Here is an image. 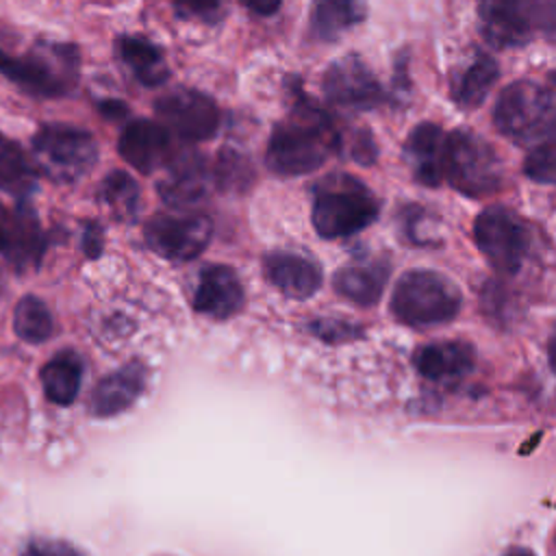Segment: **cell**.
I'll return each instance as SVG.
<instances>
[{"mask_svg":"<svg viewBox=\"0 0 556 556\" xmlns=\"http://www.w3.org/2000/svg\"><path fill=\"white\" fill-rule=\"evenodd\" d=\"M339 150L337 124L306 93H300L289 117L276 124L265 161L280 176H302L321 167Z\"/></svg>","mask_w":556,"mask_h":556,"instance_id":"cell-1","label":"cell"},{"mask_svg":"<svg viewBox=\"0 0 556 556\" xmlns=\"http://www.w3.org/2000/svg\"><path fill=\"white\" fill-rule=\"evenodd\" d=\"M380 202L352 174H330L313 189V226L324 239H345L376 222Z\"/></svg>","mask_w":556,"mask_h":556,"instance_id":"cell-2","label":"cell"},{"mask_svg":"<svg viewBox=\"0 0 556 556\" xmlns=\"http://www.w3.org/2000/svg\"><path fill=\"white\" fill-rule=\"evenodd\" d=\"M493 124L519 146L556 141V93L534 80L510 83L495 100Z\"/></svg>","mask_w":556,"mask_h":556,"instance_id":"cell-3","label":"cell"},{"mask_svg":"<svg viewBox=\"0 0 556 556\" xmlns=\"http://www.w3.org/2000/svg\"><path fill=\"white\" fill-rule=\"evenodd\" d=\"M463 304L456 285L439 271H406L393 289L391 313L397 321L413 328H428L452 321Z\"/></svg>","mask_w":556,"mask_h":556,"instance_id":"cell-4","label":"cell"},{"mask_svg":"<svg viewBox=\"0 0 556 556\" xmlns=\"http://www.w3.org/2000/svg\"><path fill=\"white\" fill-rule=\"evenodd\" d=\"M76 50L67 43H39L22 56L0 50V74L33 96H65L76 83Z\"/></svg>","mask_w":556,"mask_h":556,"instance_id":"cell-5","label":"cell"},{"mask_svg":"<svg viewBox=\"0 0 556 556\" xmlns=\"http://www.w3.org/2000/svg\"><path fill=\"white\" fill-rule=\"evenodd\" d=\"M502 161L480 135L456 128L447 135L443 178L463 195L482 198L502 187Z\"/></svg>","mask_w":556,"mask_h":556,"instance_id":"cell-6","label":"cell"},{"mask_svg":"<svg viewBox=\"0 0 556 556\" xmlns=\"http://www.w3.org/2000/svg\"><path fill=\"white\" fill-rule=\"evenodd\" d=\"M37 167L56 182L83 178L98 159V146L91 132L70 124H46L33 137Z\"/></svg>","mask_w":556,"mask_h":556,"instance_id":"cell-7","label":"cell"},{"mask_svg":"<svg viewBox=\"0 0 556 556\" xmlns=\"http://www.w3.org/2000/svg\"><path fill=\"white\" fill-rule=\"evenodd\" d=\"M473 241L489 265L502 274H515L528 258L530 226L506 206H489L473 222Z\"/></svg>","mask_w":556,"mask_h":556,"instance_id":"cell-8","label":"cell"},{"mask_svg":"<svg viewBox=\"0 0 556 556\" xmlns=\"http://www.w3.org/2000/svg\"><path fill=\"white\" fill-rule=\"evenodd\" d=\"M213 235V224L202 213H161L154 215L146 228L143 237L152 252L169 261H191L202 254Z\"/></svg>","mask_w":556,"mask_h":556,"instance_id":"cell-9","label":"cell"},{"mask_svg":"<svg viewBox=\"0 0 556 556\" xmlns=\"http://www.w3.org/2000/svg\"><path fill=\"white\" fill-rule=\"evenodd\" d=\"M321 85L330 102L350 111H369L389 100L374 72L356 54L337 59L326 70Z\"/></svg>","mask_w":556,"mask_h":556,"instance_id":"cell-10","label":"cell"},{"mask_svg":"<svg viewBox=\"0 0 556 556\" xmlns=\"http://www.w3.org/2000/svg\"><path fill=\"white\" fill-rule=\"evenodd\" d=\"M156 113L165 128L185 141H206L219 128V109L202 91L174 89L156 100Z\"/></svg>","mask_w":556,"mask_h":556,"instance_id":"cell-11","label":"cell"},{"mask_svg":"<svg viewBox=\"0 0 556 556\" xmlns=\"http://www.w3.org/2000/svg\"><path fill=\"white\" fill-rule=\"evenodd\" d=\"M484 39L497 48L526 46L534 37L536 0H476Z\"/></svg>","mask_w":556,"mask_h":556,"instance_id":"cell-12","label":"cell"},{"mask_svg":"<svg viewBox=\"0 0 556 556\" xmlns=\"http://www.w3.org/2000/svg\"><path fill=\"white\" fill-rule=\"evenodd\" d=\"M119 156L141 174L165 167L172 159V141L165 126L150 119L130 122L117 139Z\"/></svg>","mask_w":556,"mask_h":556,"instance_id":"cell-13","label":"cell"},{"mask_svg":"<svg viewBox=\"0 0 556 556\" xmlns=\"http://www.w3.org/2000/svg\"><path fill=\"white\" fill-rule=\"evenodd\" d=\"M211 172L204 159L195 152H182L167 161L159 182L161 198L174 208H187L206 198Z\"/></svg>","mask_w":556,"mask_h":556,"instance_id":"cell-14","label":"cell"},{"mask_svg":"<svg viewBox=\"0 0 556 556\" xmlns=\"http://www.w3.org/2000/svg\"><path fill=\"white\" fill-rule=\"evenodd\" d=\"M243 285L232 267L208 265L200 271L193 308L213 319H228L243 306Z\"/></svg>","mask_w":556,"mask_h":556,"instance_id":"cell-15","label":"cell"},{"mask_svg":"<svg viewBox=\"0 0 556 556\" xmlns=\"http://www.w3.org/2000/svg\"><path fill=\"white\" fill-rule=\"evenodd\" d=\"M148 380V371L143 363L130 361L124 367L115 369L113 374L104 376L89 397V413L96 417H113L128 406L143 393Z\"/></svg>","mask_w":556,"mask_h":556,"instance_id":"cell-16","label":"cell"},{"mask_svg":"<svg viewBox=\"0 0 556 556\" xmlns=\"http://www.w3.org/2000/svg\"><path fill=\"white\" fill-rule=\"evenodd\" d=\"M447 135L432 122L417 124L404 146L410 174L419 185L437 187L443 180Z\"/></svg>","mask_w":556,"mask_h":556,"instance_id":"cell-17","label":"cell"},{"mask_svg":"<svg viewBox=\"0 0 556 556\" xmlns=\"http://www.w3.org/2000/svg\"><path fill=\"white\" fill-rule=\"evenodd\" d=\"M263 269L267 280L287 298L306 300L315 295L321 287L319 267L295 252H269L263 258Z\"/></svg>","mask_w":556,"mask_h":556,"instance_id":"cell-18","label":"cell"},{"mask_svg":"<svg viewBox=\"0 0 556 556\" xmlns=\"http://www.w3.org/2000/svg\"><path fill=\"white\" fill-rule=\"evenodd\" d=\"M389 280L387 258H361L348 263L334 274V289L358 306H371L380 300Z\"/></svg>","mask_w":556,"mask_h":556,"instance_id":"cell-19","label":"cell"},{"mask_svg":"<svg viewBox=\"0 0 556 556\" xmlns=\"http://www.w3.org/2000/svg\"><path fill=\"white\" fill-rule=\"evenodd\" d=\"M415 367L434 382L458 380L473 369V350L465 341H439L415 352Z\"/></svg>","mask_w":556,"mask_h":556,"instance_id":"cell-20","label":"cell"},{"mask_svg":"<svg viewBox=\"0 0 556 556\" xmlns=\"http://www.w3.org/2000/svg\"><path fill=\"white\" fill-rule=\"evenodd\" d=\"M367 15L365 0H313L308 26L317 41H337Z\"/></svg>","mask_w":556,"mask_h":556,"instance_id":"cell-21","label":"cell"},{"mask_svg":"<svg viewBox=\"0 0 556 556\" xmlns=\"http://www.w3.org/2000/svg\"><path fill=\"white\" fill-rule=\"evenodd\" d=\"M497 76H500L497 61L486 52H476L473 59L452 76L450 80L452 100L465 109H473L482 104L489 91L493 89Z\"/></svg>","mask_w":556,"mask_h":556,"instance_id":"cell-22","label":"cell"},{"mask_svg":"<svg viewBox=\"0 0 556 556\" xmlns=\"http://www.w3.org/2000/svg\"><path fill=\"white\" fill-rule=\"evenodd\" d=\"M83 358L76 352H59L41 369V387L50 402L67 406L76 400L83 382Z\"/></svg>","mask_w":556,"mask_h":556,"instance_id":"cell-23","label":"cell"},{"mask_svg":"<svg viewBox=\"0 0 556 556\" xmlns=\"http://www.w3.org/2000/svg\"><path fill=\"white\" fill-rule=\"evenodd\" d=\"M117 52L141 85L154 87L167 78L163 52L152 41L143 37H122L117 41Z\"/></svg>","mask_w":556,"mask_h":556,"instance_id":"cell-24","label":"cell"},{"mask_svg":"<svg viewBox=\"0 0 556 556\" xmlns=\"http://www.w3.org/2000/svg\"><path fill=\"white\" fill-rule=\"evenodd\" d=\"M0 189L17 200H26L35 189V169L26 152L0 135Z\"/></svg>","mask_w":556,"mask_h":556,"instance_id":"cell-25","label":"cell"},{"mask_svg":"<svg viewBox=\"0 0 556 556\" xmlns=\"http://www.w3.org/2000/svg\"><path fill=\"white\" fill-rule=\"evenodd\" d=\"M13 330L26 343H43L54 332L52 313L39 298L24 295L13 311Z\"/></svg>","mask_w":556,"mask_h":556,"instance_id":"cell-26","label":"cell"},{"mask_svg":"<svg viewBox=\"0 0 556 556\" xmlns=\"http://www.w3.org/2000/svg\"><path fill=\"white\" fill-rule=\"evenodd\" d=\"M98 195L119 217L135 215V211L139 206L137 182L126 172H111L102 180Z\"/></svg>","mask_w":556,"mask_h":556,"instance_id":"cell-27","label":"cell"},{"mask_svg":"<svg viewBox=\"0 0 556 556\" xmlns=\"http://www.w3.org/2000/svg\"><path fill=\"white\" fill-rule=\"evenodd\" d=\"M523 174L539 185H556V141L536 146L523 161Z\"/></svg>","mask_w":556,"mask_h":556,"instance_id":"cell-28","label":"cell"},{"mask_svg":"<svg viewBox=\"0 0 556 556\" xmlns=\"http://www.w3.org/2000/svg\"><path fill=\"white\" fill-rule=\"evenodd\" d=\"M178 15L200 22H217L224 15L226 0H172Z\"/></svg>","mask_w":556,"mask_h":556,"instance_id":"cell-29","label":"cell"},{"mask_svg":"<svg viewBox=\"0 0 556 556\" xmlns=\"http://www.w3.org/2000/svg\"><path fill=\"white\" fill-rule=\"evenodd\" d=\"M311 332L324 341L339 343V341L356 339L361 334V328L345 319H315L311 324Z\"/></svg>","mask_w":556,"mask_h":556,"instance_id":"cell-30","label":"cell"},{"mask_svg":"<svg viewBox=\"0 0 556 556\" xmlns=\"http://www.w3.org/2000/svg\"><path fill=\"white\" fill-rule=\"evenodd\" d=\"M245 172H248V165L243 163V159H239L232 152H224L219 156L215 178L219 180L222 187H237V185H243Z\"/></svg>","mask_w":556,"mask_h":556,"instance_id":"cell-31","label":"cell"},{"mask_svg":"<svg viewBox=\"0 0 556 556\" xmlns=\"http://www.w3.org/2000/svg\"><path fill=\"white\" fill-rule=\"evenodd\" d=\"M556 43V0H536L534 4V37Z\"/></svg>","mask_w":556,"mask_h":556,"instance_id":"cell-32","label":"cell"},{"mask_svg":"<svg viewBox=\"0 0 556 556\" xmlns=\"http://www.w3.org/2000/svg\"><path fill=\"white\" fill-rule=\"evenodd\" d=\"M22 556H80V554L65 541L35 539L22 549Z\"/></svg>","mask_w":556,"mask_h":556,"instance_id":"cell-33","label":"cell"},{"mask_svg":"<svg viewBox=\"0 0 556 556\" xmlns=\"http://www.w3.org/2000/svg\"><path fill=\"white\" fill-rule=\"evenodd\" d=\"M15 230H17V213H9L0 204V252L9 256L13 241H15Z\"/></svg>","mask_w":556,"mask_h":556,"instance_id":"cell-34","label":"cell"},{"mask_svg":"<svg viewBox=\"0 0 556 556\" xmlns=\"http://www.w3.org/2000/svg\"><path fill=\"white\" fill-rule=\"evenodd\" d=\"M282 0H243V4L256 15H274Z\"/></svg>","mask_w":556,"mask_h":556,"instance_id":"cell-35","label":"cell"},{"mask_svg":"<svg viewBox=\"0 0 556 556\" xmlns=\"http://www.w3.org/2000/svg\"><path fill=\"white\" fill-rule=\"evenodd\" d=\"M87 230H89V232H85V250H87L91 256H96V254L100 252V248H102L100 230H98L93 224H89Z\"/></svg>","mask_w":556,"mask_h":556,"instance_id":"cell-36","label":"cell"},{"mask_svg":"<svg viewBox=\"0 0 556 556\" xmlns=\"http://www.w3.org/2000/svg\"><path fill=\"white\" fill-rule=\"evenodd\" d=\"M547 358H549V365H552V369L556 374V326H554V330H552V334L547 339Z\"/></svg>","mask_w":556,"mask_h":556,"instance_id":"cell-37","label":"cell"},{"mask_svg":"<svg viewBox=\"0 0 556 556\" xmlns=\"http://www.w3.org/2000/svg\"><path fill=\"white\" fill-rule=\"evenodd\" d=\"M102 115L119 117V115H124V104H119V102H104L102 104Z\"/></svg>","mask_w":556,"mask_h":556,"instance_id":"cell-38","label":"cell"},{"mask_svg":"<svg viewBox=\"0 0 556 556\" xmlns=\"http://www.w3.org/2000/svg\"><path fill=\"white\" fill-rule=\"evenodd\" d=\"M504 556H534V552H530V549H526V547H513V549H508Z\"/></svg>","mask_w":556,"mask_h":556,"instance_id":"cell-39","label":"cell"},{"mask_svg":"<svg viewBox=\"0 0 556 556\" xmlns=\"http://www.w3.org/2000/svg\"><path fill=\"white\" fill-rule=\"evenodd\" d=\"M549 80H552V83H554V85H556V70H554V72H552V74H549Z\"/></svg>","mask_w":556,"mask_h":556,"instance_id":"cell-40","label":"cell"}]
</instances>
